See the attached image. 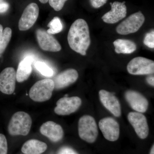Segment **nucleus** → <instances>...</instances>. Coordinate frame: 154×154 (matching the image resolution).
<instances>
[{
    "label": "nucleus",
    "instance_id": "obj_14",
    "mask_svg": "<svg viewBox=\"0 0 154 154\" xmlns=\"http://www.w3.org/2000/svg\"><path fill=\"white\" fill-rule=\"evenodd\" d=\"M99 97L102 105L116 117L121 115V107L120 102L116 96L112 93L104 90H100Z\"/></svg>",
    "mask_w": 154,
    "mask_h": 154
},
{
    "label": "nucleus",
    "instance_id": "obj_24",
    "mask_svg": "<svg viewBox=\"0 0 154 154\" xmlns=\"http://www.w3.org/2000/svg\"><path fill=\"white\" fill-rule=\"evenodd\" d=\"M144 44L148 47L151 48H154V31L152 30L151 32L147 33L143 41Z\"/></svg>",
    "mask_w": 154,
    "mask_h": 154
},
{
    "label": "nucleus",
    "instance_id": "obj_15",
    "mask_svg": "<svg viewBox=\"0 0 154 154\" xmlns=\"http://www.w3.org/2000/svg\"><path fill=\"white\" fill-rule=\"evenodd\" d=\"M125 2H115L110 3L111 10L104 14L102 19L105 23L114 24L124 19L127 14V8Z\"/></svg>",
    "mask_w": 154,
    "mask_h": 154
},
{
    "label": "nucleus",
    "instance_id": "obj_20",
    "mask_svg": "<svg viewBox=\"0 0 154 154\" xmlns=\"http://www.w3.org/2000/svg\"><path fill=\"white\" fill-rule=\"evenodd\" d=\"M115 52L117 54H130L135 51L136 45L131 40L125 39H117L113 42Z\"/></svg>",
    "mask_w": 154,
    "mask_h": 154
},
{
    "label": "nucleus",
    "instance_id": "obj_2",
    "mask_svg": "<svg viewBox=\"0 0 154 154\" xmlns=\"http://www.w3.org/2000/svg\"><path fill=\"white\" fill-rule=\"evenodd\" d=\"M32 119L28 113L19 111L13 114L8 126V131L12 136H26L29 134L31 125Z\"/></svg>",
    "mask_w": 154,
    "mask_h": 154
},
{
    "label": "nucleus",
    "instance_id": "obj_28",
    "mask_svg": "<svg viewBox=\"0 0 154 154\" xmlns=\"http://www.w3.org/2000/svg\"><path fill=\"white\" fill-rule=\"evenodd\" d=\"M57 154H79L73 149L69 147L61 148L58 152Z\"/></svg>",
    "mask_w": 154,
    "mask_h": 154
},
{
    "label": "nucleus",
    "instance_id": "obj_16",
    "mask_svg": "<svg viewBox=\"0 0 154 154\" xmlns=\"http://www.w3.org/2000/svg\"><path fill=\"white\" fill-rule=\"evenodd\" d=\"M39 131L42 134L53 142H58L63 138L64 132L62 127L53 121L45 122L40 127Z\"/></svg>",
    "mask_w": 154,
    "mask_h": 154
},
{
    "label": "nucleus",
    "instance_id": "obj_30",
    "mask_svg": "<svg viewBox=\"0 0 154 154\" xmlns=\"http://www.w3.org/2000/svg\"><path fill=\"white\" fill-rule=\"evenodd\" d=\"M154 76H149L146 78L147 82L148 83L149 85H150L152 87H154Z\"/></svg>",
    "mask_w": 154,
    "mask_h": 154
},
{
    "label": "nucleus",
    "instance_id": "obj_19",
    "mask_svg": "<svg viewBox=\"0 0 154 154\" xmlns=\"http://www.w3.org/2000/svg\"><path fill=\"white\" fill-rule=\"evenodd\" d=\"M32 62L33 58L30 57H27L20 62L16 72L17 81L18 82H23L30 77L32 72Z\"/></svg>",
    "mask_w": 154,
    "mask_h": 154
},
{
    "label": "nucleus",
    "instance_id": "obj_29",
    "mask_svg": "<svg viewBox=\"0 0 154 154\" xmlns=\"http://www.w3.org/2000/svg\"><path fill=\"white\" fill-rule=\"evenodd\" d=\"M9 5L8 3L0 0V13H5L8 10Z\"/></svg>",
    "mask_w": 154,
    "mask_h": 154
},
{
    "label": "nucleus",
    "instance_id": "obj_6",
    "mask_svg": "<svg viewBox=\"0 0 154 154\" xmlns=\"http://www.w3.org/2000/svg\"><path fill=\"white\" fill-rule=\"evenodd\" d=\"M128 72L133 75H145L153 74L154 62L143 57H135L128 64Z\"/></svg>",
    "mask_w": 154,
    "mask_h": 154
},
{
    "label": "nucleus",
    "instance_id": "obj_27",
    "mask_svg": "<svg viewBox=\"0 0 154 154\" xmlns=\"http://www.w3.org/2000/svg\"><path fill=\"white\" fill-rule=\"evenodd\" d=\"M108 0H90L92 7L95 8H99L105 5Z\"/></svg>",
    "mask_w": 154,
    "mask_h": 154
},
{
    "label": "nucleus",
    "instance_id": "obj_9",
    "mask_svg": "<svg viewBox=\"0 0 154 154\" xmlns=\"http://www.w3.org/2000/svg\"><path fill=\"white\" fill-rule=\"evenodd\" d=\"M99 126L104 137L110 141L118 139L120 133L118 122L112 117H105L99 122Z\"/></svg>",
    "mask_w": 154,
    "mask_h": 154
},
{
    "label": "nucleus",
    "instance_id": "obj_7",
    "mask_svg": "<svg viewBox=\"0 0 154 154\" xmlns=\"http://www.w3.org/2000/svg\"><path fill=\"white\" fill-rule=\"evenodd\" d=\"M82 103V100L78 96L63 97L57 102L54 112L58 115H69L76 112L81 107Z\"/></svg>",
    "mask_w": 154,
    "mask_h": 154
},
{
    "label": "nucleus",
    "instance_id": "obj_17",
    "mask_svg": "<svg viewBox=\"0 0 154 154\" xmlns=\"http://www.w3.org/2000/svg\"><path fill=\"white\" fill-rule=\"evenodd\" d=\"M79 78L78 72L75 69H68L59 74L54 79V89L60 90L74 83Z\"/></svg>",
    "mask_w": 154,
    "mask_h": 154
},
{
    "label": "nucleus",
    "instance_id": "obj_4",
    "mask_svg": "<svg viewBox=\"0 0 154 154\" xmlns=\"http://www.w3.org/2000/svg\"><path fill=\"white\" fill-rule=\"evenodd\" d=\"M80 137L83 140L93 143L97 139L98 130L95 119L90 115H84L80 118L78 124Z\"/></svg>",
    "mask_w": 154,
    "mask_h": 154
},
{
    "label": "nucleus",
    "instance_id": "obj_13",
    "mask_svg": "<svg viewBox=\"0 0 154 154\" xmlns=\"http://www.w3.org/2000/svg\"><path fill=\"white\" fill-rule=\"evenodd\" d=\"M125 97L131 107L137 112L143 113L147 110L148 101L140 93L137 91L128 90L125 92Z\"/></svg>",
    "mask_w": 154,
    "mask_h": 154
},
{
    "label": "nucleus",
    "instance_id": "obj_3",
    "mask_svg": "<svg viewBox=\"0 0 154 154\" xmlns=\"http://www.w3.org/2000/svg\"><path fill=\"white\" fill-rule=\"evenodd\" d=\"M54 89L53 80L51 79L40 80L35 83L30 88L29 97L35 102H45L51 98Z\"/></svg>",
    "mask_w": 154,
    "mask_h": 154
},
{
    "label": "nucleus",
    "instance_id": "obj_5",
    "mask_svg": "<svg viewBox=\"0 0 154 154\" xmlns=\"http://www.w3.org/2000/svg\"><path fill=\"white\" fill-rule=\"evenodd\" d=\"M145 20L144 16L140 11L134 13L117 26L116 32L120 35L135 33L143 25Z\"/></svg>",
    "mask_w": 154,
    "mask_h": 154
},
{
    "label": "nucleus",
    "instance_id": "obj_31",
    "mask_svg": "<svg viewBox=\"0 0 154 154\" xmlns=\"http://www.w3.org/2000/svg\"><path fill=\"white\" fill-rule=\"evenodd\" d=\"M149 154H154V144L152 146L150 151Z\"/></svg>",
    "mask_w": 154,
    "mask_h": 154
},
{
    "label": "nucleus",
    "instance_id": "obj_25",
    "mask_svg": "<svg viewBox=\"0 0 154 154\" xmlns=\"http://www.w3.org/2000/svg\"><path fill=\"white\" fill-rule=\"evenodd\" d=\"M67 0H49L50 5L56 11H59L63 8Z\"/></svg>",
    "mask_w": 154,
    "mask_h": 154
},
{
    "label": "nucleus",
    "instance_id": "obj_21",
    "mask_svg": "<svg viewBox=\"0 0 154 154\" xmlns=\"http://www.w3.org/2000/svg\"><path fill=\"white\" fill-rule=\"evenodd\" d=\"M12 33L11 28L7 27L3 30L2 25H0V54L4 52L9 44Z\"/></svg>",
    "mask_w": 154,
    "mask_h": 154
},
{
    "label": "nucleus",
    "instance_id": "obj_23",
    "mask_svg": "<svg viewBox=\"0 0 154 154\" xmlns=\"http://www.w3.org/2000/svg\"><path fill=\"white\" fill-rule=\"evenodd\" d=\"M35 67L44 76L51 77L53 75L54 71L52 69L43 62H36L35 63Z\"/></svg>",
    "mask_w": 154,
    "mask_h": 154
},
{
    "label": "nucleus",
    "instance_id": "obj_32",
    "mask_svg": "<svg viewBox=\"0 0 154 154\" xmlns=\"http://www.w3.org/2000/svg\"><path fill=\"white\" fill-rule=\"evenodd\" d=\"M38 1L42 4H46L48 2L49 0H38Z\"/></svg>",
    "mask_w": 154,
    "mask_h": 154
},
{
    "label": "nucleus",
    "instance_id": "obj_8",
    "mask_svg": "<svg viewBox=\"0 0 154 154\" xmlns=\"http://www.w3.org/2000/svg\"><path fill=\"white\" fill-rule=\"evenodd\" d=\"M39 8L38 5L31 3L26 7L19 22V30L25 31L30 29L38 19Z\"/></svg>",
    "mask_w": 154,
    "mask_h": 154
},
{
    "label": "nucleus",
    "instance_id": "obj_12",
    "mask_svg": "<svg viewBox=\"0 0 154 154\" xmlns=\"http://www.w3.org/2000/svg\"><path fill=\"white\" fill-rule=\"evenodd\" d=\"M36 33L38 45L42 49L51 52L60 51L61 49L60 45L51 34L41 29H37Z\"/></svg>",
    "mask_w": 154,
    "mask_h": 154
},
{
    "label": "nucleus",
    "instance_id": "obj_11",
    "mask_svg": "<svg viewBox=\"0 0 154 154\" xmlns=\"http://www.w3.org/2000/svg\"><path fill=\"white\" fill-rule=\"evenodd\" d=\"M16 72L13 67L4 69L0 73V91L3 94L11 95L16 88Z\"/></svg>",
    "mask_w": 154,
    "mask_h": 154
},
{
    "label": "nucleus",
    "instance_id": "obj_22",
    "mask_svg": "<svg viewBox=\"0 0 154 154\" xmlns=\"http://www.w3.org/2000/svg\"><path fill=\"white\" fill-rule=\"evenodd\" d=\"M48 27L49 28L47 30V33L50 34L59 33L63 29L61 21L58 17H54L48 23Z\"/></svg>",
    "mask_w": 154,
    "mask_h": 154
},
{
    "label": "nucleus",
    "instance_id": "obj_10",
    "mask_svg": "<svg viewBox=\"0 0 154 154\" xmlns=\"http://www.w3.org/2000/svg\"><path fill=\"white\" fill-rule=\"evenodd\" d=\"M128 119L139 137L144 139L147 137L149 133L148 124L143 114L137 112H130Z\"/></svg>",
    "mask_w": 154,
    "mask_h": 154
},
{
    "label": "nucleus",
    "instance_id": "obj_18",
    "mask_svg": "<svg viewBox=\"0 0 154 154\" xmlns=\"http://www.w3.org/2000/svg\"><path fill=\"white\" fill-rule=\"evenodd\" d=\"M45 143L36 139L28 140L22 146L21 150L24 154H42L47 149Z\"/></svg>",
    "mask_w": 154,
    "mask_h": 154
},
{
    "label": "nucleus",
    "instance_id": "obj_1",
    "mask_svg": "<svg viewBox=\"0 0 154 154\" xmlns=\"http://www.w3.org/2000/svg\"><path fill=\"white\" fill-rule=\"evenodd\" d=\"M69 46L82 55H86L91 40L88 23L83 19H78L72 24L67 36Z\"/></svg>",
    "mask_w": 154,
    "mask_h": 154
},
{
    "label": "nucleus",
    "instance_id": "obj_26",
    "mask_svg": "<svg viewBox=\"0 0 154 154\" xmlns=\"http://www.w3.org/2000/svg\"><path fill=\"white\" fill-rule=\"evenodd\" d=\"M8 142L6 137L0 134V154H8Z\"/></svg>",
    "mask_w": 154,
    "mask_h": 154
}]
</instances>
